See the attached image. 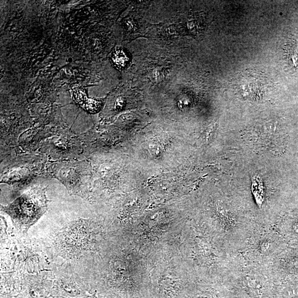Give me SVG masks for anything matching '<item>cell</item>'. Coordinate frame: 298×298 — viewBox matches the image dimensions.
Here are the masks:
<instances>
[{
	"instance_id": "cell-1",
	"label": "cell",
	"mask_w": 298,
	"mask_h": 298,
	"mask_svg": "<svg viewBox=\"0 0 298 298\" xmlns=\"http://www.w3.org/2000/svg\"><path fill=\"white\" fill-rule=\"evenodd\" d=\"M48 208L46 188L34 187L6 206L2 211L10 217L13 224L19 232L26 233L37 223Z\"/></svg>"
},
{
	"instance_id": "cell-2",
	"label": "cell",
	"mask_w": 298,
	"mask_h": 298,
	"mask_svg": "<svg viewBox=\"0 0 298 298\" xmlns=\"http://www.w3.org/2000/svg\"><path fill=\"white\" fill-rule=\"evenodd\" d=\"M253 232L247 244L248 260L261 265L273 260L276 255L280 238L271 228H257Z\"/></svg>"
},
{
	"instance_id": "cell-3",
	"label": "cell",
	"mask_w": 298,
	"mask_h": 298,
	"mask_svg": "<svg viewBox=\"0 0 298 298\" xmlns=\"http://www.w3.org/2000/svg\"><path fill=\"white\" fill-rule=\"evenodd\" d=\"M285 48L288 62L292 67L298 69V39H292Z\"/></svg>"
},
{
	"instance_id": "cell-4",
	"label": "cell",
	"mask_w": 298,
	"mask_h": 298,
	"mask_svg": "<svg viewBox=\"0 0 298 298\" xmlns=\"http://www.w3.org/2000/svg\"><path fill=\"white\" fill-rule=\"evenodd\" d=\"M114 62L116 65L119 67H124L128 61V58L126 57L125 53L122 50H117L114 54L113 57Z\"/></svg>"
},
{
	"instance_id": "cell-5",
	"label": "cell",
	"mask_w": 298,
	"mask_h": 298,
	"mask_svg": "<svg viewBox=\"0 0 298 298\" xmlns=\"http://www.w3.org/2000/svg\"><path fill=\"white\" fill-rule=\"evenodd\" d=\"M178 104L180 109H187L191 105V98L187 94L180 95L179 97Z\"/></svg>"
},
{
	"instance_id": "cell-6",
	"label": "cell",
	"mask_w": 298,
	"mask_h": 298,
	"mask_svg": "<svg viewBox=\"0 0 298 298\" xmlns=\"http://www.w3.org/2000/svg\"><path fill=\"white\" fill-rule=\"evenodd\" d=\"M151 77L155 82H160L164 78V72L161 68L156 67L151 72Z\"/></svg>"
},
{
	"instance_id": "cell-7",
	"label": "cell",
	"mask_w": 298,
	"mask_h": 298,
	"mask_svg": "<svg viewBox=\"0 0 298 298\" xmlns=\"http://www.w3.org/2000/svg\"><path fill=\"white\" fill-rule=\"evenodd\" d=\"M135 26H134V23L133 22L129 21L128 22V28L129 30H133Z\"/></svg>"
}]
</instances>
